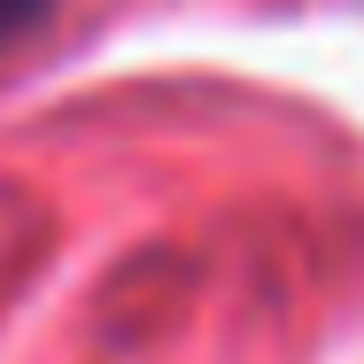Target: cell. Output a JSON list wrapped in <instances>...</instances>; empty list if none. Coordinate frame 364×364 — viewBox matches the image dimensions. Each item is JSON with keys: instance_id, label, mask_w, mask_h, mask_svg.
<instances>
[{"instance_id": "obj_1", "label": "cell", "mask_w": 364, "mask_h": 364, "mask_svg": "<svg viewBox=\"0 0 364 364\" xmlns=\"http://www.w3.org/2000/svg\"><path fill=\"white\" fill-rule=\"evenodd\" d=\"M39 8H47V0H0V39H16V31H23Z\"/></svg>"}]
</instances>
